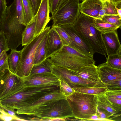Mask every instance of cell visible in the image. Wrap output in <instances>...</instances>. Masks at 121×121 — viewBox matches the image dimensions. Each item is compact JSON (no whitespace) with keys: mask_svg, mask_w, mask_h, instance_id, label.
Masks as SVG:
<instances>
[{"mask_svg":"<svg viewBox=\"0 0 121 121\" xmlns=\"http://www.w3.org/2000/svg\"><path fill=\"white\" fill-rule=\"evenodd\" d=\"M94 19L80 13L73 26L80 37L95 53L104 55L106 57V51L102 37L103 32L92 26Z\"/></svg>","mask_w":121,"mask_h":121,"instance_id":"1","label":"cell"},{"mask_svg":"<svg viewBox=\"0 0 121 121\" xmlns=\"http://www.w3.org/2000/svg\"><path fill=\"white\" fill-rule=\"evenodd\" d=\"M26 26L20 23L13 3L6 8L0 24V31L6 38L8 47L16 50L22 44V35Z\"/></svg>","mask_w":121,"mask_h":121,"instance_id":"2","label":"cell"},{"mask_svg":"<svg viewBox=\"0 0 121 121\" xmlns=\"http://www.w3.org/2000/svg\"><path fill=\"white\" fill-rule=\"evenodd\" d=\"M97 96L75 91L67 97L74 118L80 121L90 120L97 113Z\"/></svg>","mask_w":121,"mask_h":121,"instance_id":"3","label":"cell"},{"mask_svg":"<svg viewBox=\"0 0 121 121\" xmlns=\"http://www.w3.org/2000/svg\"><path fill=\"white\" fill-rule=\"evenodd\" d=\"M49 58L53 65L68 69L95 65V63L93 58L79 52L69 46H64Z\"/></svg>","mask_w":121,"mask_h":121,"instance_id":"4","label":"cell"},{"mask_svg":"<svg viewBox=\"0 0 121 121\" xmlns=\"http://www.w3.org/2000/svg\"><path fill=\"white\" fill-rule=\"evenodd\" d=\"M50 26H46L42 32L30 43L24 46L21 50L20 60L15 74L20 78L29 76L34 65V57L37 48L41 41L47 34Z\"/></svg>","mask_w":121,"mask_h":121,"instance_id":"5","label":"cell"},{"mask_svg":"<svg viewBox=\"0 0 121 121\" xmlns=\"http://www.w3.org/2000/svg\"><path fill=\"white\" fill-rule=\"evenodd\" d=\"M80 3L79 0H64L50 17L52 26L73 25L80 13Z\"/></svg>","mask_w":121,"mask_h":121,"instance_id":"6","label":"cell"},{"mask_svg":"<svg viewBox=\"0 0 121 121\" xmlns=\"http://www.w3.org/2000/svg\"><path fill=\"white\" fill-rule=\"evenodd\" d=\"M31 119L36 121H50L53 119H68L74 117L72 110L66 99L53 102L39 111Z\"/></svg>","mask_w":121,"mask_h":121,"instance_id":"7","label":"cell"},{"mask_svg":"<svg viewBox=\"0 0 121 121\" xmlns=\"http://www.w3.org/2000/svg\"><path fill=\"white\" fill-rule=\"evenodd\" d=\"M52 72L59 80L64 81L73 89L106 87L104 84L94 82L76 76L69 69L64 67L53 65L52 68Z\"/></svg>","mask_w":121,"mask_h":121,"instance_id":"8","label":"cell"},{"mask_svg":"<svg viewBox=\"0 0 121 121\" xmlns=\"http://www.w3.org/2000/svg\"><path fill=\"white\" fill-rule=\"evenodd\" d=\"M62 99H66V97L58 89L46 94L34 103L17 109L16 113L18 115L24 114L33 116L44 107Z\"/></svg>","mask_w":121,"mask_h":121,"instance_id":"9","label":"cell"},{"mask_svg":"<svg viewBox=\"0 0 121 121\" xmlns=\"http://www.w3.org/2000/svg\"><path fill=\"white\" fill-rule=\"evenodd\" d=\"M21 78L23 87L59 86V79L52 73L30 75Z\"/></svg>","mask_w":121,"mask_h":121,"instance_id":"10","label":"cell"},{"mask_svg":"<svg viewBox=\"0 0 121 121\" xmlns=\"http://www.w3.org/2000/svg\"><path fill=\"white\" fill-rule=\"evenodd\" d=\"M61 26L64 29L71 39V43L69 46L79 52L93 58L94 52L80 37L74 29L73 25Z\"/></svg>","mask_w":121,"mask_h":121,"instance_id":"11","label":"cell"},{"mask_svg":"<svg viewBox=\"0 0 121 121\" xmlns=\"http://www.w3.org/2000/svg\"><path fill=\"white\" fill-rule=\"evenodd\" d=\"M50 13L49 0H42L36 14L35 38L42 32L50 21Z\"/></svg>","mask_w":121,"mask_h":121,"instance_id":"12","label":"cell"},{"mask_svg":"<svg viewBox=\"0 0 121 121\" xmlns=\"http://www.w3.org/2000/svg\"><path fill=\"white\" fill-rule=\"evenodd\" d=\"M23 88L21 78L11 72L5 81L0 95V101L18 91Z\"/></svg>","mask_w":121,"mask_h":121,"instance_id":"13","label":"cell"},{"mask_svg":"<svg viewBox=\"0 0 121 121\" xmlns=\"http://www.w3.org/2000/svg\"><path fill=\"white\" fill-rule=\"evenodd\" d=\"M102 37L108 56L121 53V45L117 30L103 32Z\"/></svg>","mask_w":121,"mask_h":121,"instance_id":"14","label":"cell"},{"mask_svg":"<svg viewBox=\"0 0 121 121\" xmlns=\"http://www.w3.org/2000/svg\"><path fill=\"white\" fill-rule=\"evenodd\" d=\"M97 66L99 78L105 85L115 80L121 79V69L112 68L106 62Z\"/></svg>","mask_w":121,"mask_h":121,"instance_id":"15","label":"cell"},{"mask_svg":"<svg viewBox=\"0 0 121 121\" xmlns=\"http://www.w3.org/2000/svg\"><path fill=\"white\" fill-rule=\"evenodd\" d=\"M63 46L59 35L52 26L48 34L46 58H49L51 55L60 50Z\"/></svg>","mask_w":121,"mask_h":121,"instance_id":"16","label":"cell"},{"mask_svg":"<svg viewBox=\"0 0 121 121\" xmlns=\"http://www.w3.org/2000/svg\"><path fill=\"white\" fill-rule=\"evenodd\" d=\"M69 69L76 76L94 82L104 84L99 78L97 66L95 65L79 67Z\"/></svg>","mask_w":121,"mask_h":121,"instance_id":"17","label":"cell"},{"mask_svg":"<svg viewBox=\"0 0 121 121\" xmlns=\"http://www.w3.org/2000/svg\"><path fill=\"white\" fill-rule=\"evenodd\" d=\"M103 6L101 0H84L80 3V12L96 19Z\"/></svg>","mask_w":121,"mask_h":121,"instance_id":"18","label":"cell"},{"mask_svg":"<svg viewBox=\"0 0 121 121\" xmlns=\"http://www.w3.org/2000/svg\"><path fill=\"white\" fill-rule=\"evenodd\" d=\"M33 21L26 26L22 35V46H24L32 41L35 37L36 15Z\"/></svg>","mask_w":121,"mask_h":121,"instance_id":"19","label":"cell"},{"mask_svg":"<svg viewBox=\"0 0 121 121\" xmlns=\"http://www.w3.org/2000/svg\"><path fill=\"white\" fill-rule=\"evenodd\" d=\"M53 65L49 58H46L40 63L34 65L30 75L52 73V69Z\"/></svg>","mask_w":121,"mask_h":121,"instance_id":"20","label":"cell"},{"mask_svg":"<svg viewBox=\"0 0 121 121\" xmlns=\"http://www.w3.org/2000/svg\"><path fill=\"white\" fill-rule=\"evenodd\" d=\"M21 55V51L12 50L8 55V60L9 70L12 73L15 74L19 63Z\"/></svg>","mask_w":121,"mask_h":121,"instance_id":"21","label":"cell"},{"mask_svg":"<svg viewBox=\"0 0 121 121\" xmlns=\"http://www.w3.org/2000/svg\"><path fill=\"white\" fill-rule=\"evenodd\" d=\"M48 34L41 41L37 48L35 54L34 65L40 63L46 59Z\"/></svg>","mask_w":121,"mask_h":121,"instance_id":"22","label":"cell"},{"mask_svg":"<svg viewBox=\"0 0 121 121\" xmlns=\"http://www.w3.org/2000/svg\"><path fill=\"white\" fill-rule=\"evenodd\" d=\"M92 26L102 32H106L117 30L120 27L105 22L102 19L94 18Z\"/></svg>","mask_w":121,"mask_h":121,"instance_id":"23","label":"cell"},{"mask_svg":"<svg viewBox=\"0 0 121 121\" xmlns=\"http://www.w3.org/2000/svg\"><path fill=\"white\" fill-rule=\"evenodd\" d=\"M0 118L1 121H27L18 117L14 110L0 105Z\"/></svg>","mask_w":121,"mask_h":121,"instance_id":"24","label":"cell"},{"mask_svg":"<svg viewBox=\"0 0 121 121\" xmlns=\"http://www.w3.org/2000/svg\"><path fill=\"white\" fill-rule=\"evenodd\" d=\"M97 95V107L104 109L111 113L115 117L118 113L114 109L113 105L104 93Z\"/></svg>","mask_w":121,"mask_h":121,"instance_id":"25","label":"cell"},{"mask_svg":"<svg viewBox=\"0 0 121 121\" xmlns=\"http://www.w3.org/2000/svg\"><path fill=\"white\" fill-rule=\"evenodd\" d=\"M24 17V26L31 23L35 16L34 15L33 9L29 0H22Z\"/></svg>","mask_w":121,"mask_h":121,"instance_id":"26","label":"cell"},{"mask_svg":"<svg viewBox=\"0 0 121 121\" xmlns=\"http://www.w3.org/2000/svg\"><path fill=\"white\" fill-rule=\"evenodd\" d=\"M73 89L77 92L98 95L104 93L107 90V88L106 87H89L74 88Z\"/></svg>","mask_w":121,"mask_h":121,"instance_id":"27","label":"cell"},{"mask_svg":"<svg viewBox=\"0 0 121 121\" xmlns=\"http://www.w3.org/2000/svg\"><path fill=\"white\" fill-rule=\"evenodd\" d=\"M121 53L110 55L106 57L107 64L111 67L121 69Z\"/></svg>","mask_w":121,"mask_h":121,"instance_id":"28","label":"cell"},{"mask_svg":"<svg viewBox=\"0 0 121 121\" xmlns=\"http://www.w3.org/2000/svg\"><path fill=\"white\" fill-rule=\"evenodd\" d=\"M59 35L64 46H69L71 42L70 38L62 26H52Z\"/></svg>","mask_w":121,"mask_h":121,"instance_id":"29","label":"cell"},{"mask_svg":"<svg viewBox=\"0 0 121 121\" xmlns=\"http://www.w3.org/2000/svg\"><path fill=\"white\" fill-rule=\"evenodd\" d=\"M20 24L24 26L22 0H13V3Z\"/></svg>","mask_w":121,"mask_h":121,"instance_id":"30","label":"cell"},{"mask_svg":"<svg viewBox=\"0 0 121 121\" xmlns=\"http://www.w3.org/2000/svg\"><path fill=\"white\" fill-rule=\"evenodd\" d=\"M59 90L60 92L66 97L74 93L75 91L64 81L59 80Z\"/></svg>","mask_w":121,"mask_h":121,"instance_id":"31","label":"cell"},{"mask_svg":"<svg viewBox=\"0 0 121 121\" xmlns=\"http://www.w3.org/2000/svg\"><path fill=\"white\" fill-rule=\"evenodd\" d=\"M103 20L108 23L120 27L121 25V18L118 16L108 15L104 16Z\"/></svg>","mask_w":121,"mask_h":121,"instance_id":"32","label":"cell"},{"mask_svg":"<svg viewBox=\"0 0 121 121\" xmlns=\"http://www.w3.org/2000/svg\"><path fill=\"white\" fill-rule=\"evenodd\" d=\"M103 6L106 12V16L115 15L118 16L116 9V6L111 4L109 1H102Z\"/></svg>","mask_w":121,"mask_h":121,"instance_id":"33","label":"cell"},{"mask_svg":"<svg viewBox=\"0 0 121 121\" xmlns=\"http://www.w3.org/2000/svg\"><path fill=\"white\" fill-rule=\"evenodd\" d=\"M97 111L98 120L110 121L109 119L110 117H114L111 113L106 110L98 107Z\"/></svg>","mask_w":121,"mask_h":121,"instance_id":"34","label":"cell"},{"mask_svg":"<svg viewBox=\"0 0 121 121\" xmlns=\"http://www.w3.org/2000/svg\"><path fill=\"white\" fill-rule=\"evenodd\" d=\"M6 52L4 50L0 54V72L5 69H9Z\"/></svg>","mask_w":121,"mask_h":121,"instance_id":"35","label":"cell"},{"mask_svg":"<svg viewBox=\"0 0 121 121\" xmlns=\"http://www.w3.org/2000/svg\"><path fill=\"white\" fill-rule=\"evenodd\" d=\"M121 79L115 80L105 85L108 90H121Z\"/></svg>","mask_w":121,"mask_h":121,"instance_id":"36","label":"cell"},{"mask_svg":"<svg viewBox=\"0 0 121 121\" xmlns=\"http://www.w3.org/2000/svg\"><path fill=\"white\" fill-rule=\"evenodd\" d=\"M11 72L9 69H5L0 72V95L3 90L5 79Z\"/></svg>","mask_w":121,"mask_h":121,"instance_id":"37","label":"cell"},{"mask_svg":"<svg viewBox=\"0 0 121 121\" xmlns=\"http://www.w3.org/2000/svg\"><path fill=\"white\" fill-rule=\"evenodd\" d=\"M9 49L3 32L1 31H0V54L3 51L5 50L7 52Z\"/></svg>","mask_w":121,"mask_h":121,"instance_id":"38","label":"cell"},{"mask_svg":"<svg viewBox=\"0 0 121 121\" xmlns=\"http://www.w3.org/2000/svg\"><path fill=\"white\" fill-rule=\"evenodd\" d=\"M61 0H49L50 13L53 16L56 11Z\"/></svg>","mask_w":121,"mask_h":121,"instance_id":"39","label":"cell"},{"mask_svg":"<svg viewBox=\"0 0 121 121\" xmlns=\"http://www.w3.org/2000/svg\"><path fill=\"white\" fill-rule=\"evenodd\" d=\"M107 97H112L121 99V90H107L104 93Z\"/></svg>","mask_w":121,"mask_h":121,"instance_id":"40","label":"cell"},{"mask_svg":"<svg viewBox=\"0 0 121 121\" xmlns=\"http://www.w3.org/2000/svg\"><path fill=\"white\" fill-rule=\"evenodd\" d=\"M32 6L34 15L36 14L42 0H29Z\"/></svg>","mask_w":121,"mask_h":121,"instance_id":"41","label":"cell"},{"mask_svg":"<svg viewBox=\"0 0 121 121\" xmlns=\"http://www.w3.org/2000/svg\"><path fill=\"white\" fill-rule=\"evenodd\" d=\"M7 7L6 0H0V24L4 11Z\"/></svg>","mask_w":121,"mask_h":121,"instance_id":"42","label":"cell"},{"mask_svg":"<svg viewBox=\"0 0 121 121\" xmlns=\"http://www.w3.org/2000/svg\"><path fill=\"white\" fill-rule=\"evenodd\" d=\"M109 2L117 8H121V0H109Z\"/></svg>","mask_w":121,"mask_h":121,"instance_id":"43","label":"cell"},{"mask_svg":"<svg viewBox=\"0 0 121 121\" xmlns=\"http://www.w3.org/2000/svg\"><path fill=\"white\" fill-rule=\"evenodd\" d=\"M106 16L105 10L103 6V7L100 10L98 15L96 19H101L104 16Z\"/></svg>","mask_w":121,"mask_h":121,"instance_id":"44","label":"cell"},{"mask_svg":"<svg viewBox=\"0 0 121 121\" xmlns=\"http://www.w3.org/2000/svg\"><path fill=\"white\" fill-rule=\"evenodd\" d=\"M116 8L118 15L120 17V18H121V8H117L116 7Z\"/></svg>","mask_w":121,"mask_h":121,"instance_id":"45","label":"cell"},{"mask_svg":"<svg viewBox=\"0 0 121 121\" xmlns=\"http://www.w3.org/2000/svg\"><path fill=\"white\" fill-rule=\"evenodd\" d=\"M84 0H79L80 3H81Z\"/></svg>","mask_w":121,"mask_h":121,"instance_id":"46","label":"cell"},{"mask_svg":"<svg viewBox=\"0 0 121 121\" xmlns=\"http://www.w3.org/2000/svg\"><path fill=\"white\" fill-rule=\"evenodd\" d=\"M101 0L102 1H109V0Z\"/></svg>","mask_w":121,"mask_h":121,"instance_id":"47","label":"cell"},{"mask_svg":"<svg viewBox=\"0 0 121 121\" xmlns=\"http://www.w3.org/2000/svg\"><path fill=\"white\" fill-rule=\"evenodd\" d=\"M64 0H61V1L60 3V4L63 1H64Z\"/></svg>","mask_w":121,"mask_h":121,"instance_id":"48","label":"cell"},{"mask_svg":"<svg viewBox=\"0 0 121 121\" xmlns=\"http://www.w3.org/2000/svg\"><path fill=\"white\" fill-rule=\"evenodd\" d=\"M0 121H1V120L0 119Z\"/></svg>","mask_w":121,"mask_h":121,"instance_id":"49","label":"cell"}]
</instances>
